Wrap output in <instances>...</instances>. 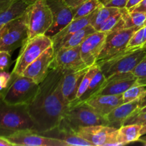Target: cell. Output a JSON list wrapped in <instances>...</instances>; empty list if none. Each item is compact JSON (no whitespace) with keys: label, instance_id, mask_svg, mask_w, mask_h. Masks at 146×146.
I'll return each mask as SVG.
<instances>
[{"label":"cell","instance_id":"obj_1","mask_svg":"<svg viewBox=\"0 0 146 146\" xmlns=\"http://www.w3.org/2000/svg\"><path fill=\"white\" fill-rule=\"evenodd\" d=\"M64 75V71L60 68H51L39 84L37 94L27 105L36 132L42 133L58 126L69 108L70 103L61 90Z\"/></svg>","mask_w":146,"mask_h":146},{"label":"cell","instance_id":"obj_2","mask_svg":"<svg viewBox=\"0 0 146 146\" xmlns=\"http://www.w3.org/2000/svg\"><path fill=\"white\" fill-rule=\"evenodd\" d=\"M27 129H34L27 105H11L0 97V136L7 138L17 131Z\"/></svg>","mask_w":146,"mask_h":146},{"label":"cell","instance_id":"obj_3","mask_svg":"<svg viewBox=\"0 0 146 146\" xmlns=\"http://www.w3.org/2000/svg\"><path fill=\"white\" fill-rule=\"evenodd\" d=\"M146 56V47L125 48L106 61L97 63L106 78L119 73L131 72Z\"/></svg>","mask_w":146,"mask_h":146},{"label":"cell","instance_id":"obj_4","mask_svg":"<svg viewBox=\"0 0 146 146\" xmlns=\"http://www.w3.org/2000/svg\"><path fill=\"white\" fill-rule=\"evenodd\" d=\"M39 84L22 75L11 77L9 84L0 91L3 101L11 105H28L38 92Z\"/></svg>","mask_w":146,"mask_h":146},{"label":"cell","instance_id":"obj_5","mask_svg":"<svg viewBox=\"0 0 146 146\" xmlns=\"http://www.w3.org/2000/svg\"><path fill=\"white\" fill-rule=\"evenodd\" d=\"M52 45L51 38L45 34L28 38L21 46L11 74V77L21 75L30 64Z\"/></svg>","mask_w":146,"mask_h":146},{"label":"cell","instance_id":"obj_6","mask_svg":"<svg viewBox=\"0 0 146 146\" xmlns=\"http://www.w3.org/2000/svg\"><path fill=\"white\" fill-rule=\"evenodd\" d=\"M29 38L44 35L53 24V15L45 0H35L26 12Z\"/></svg>","mask_w":146,"mask_h":146},{"label":"cell","instance_id":"obj_7","mask_svg":"<svg viewBox=\"0 0 146 146\" xmlns=\"http://www.w3.org/2000/svg\"><path fill=\"white\" fill-rule=\"evenodd\" d=\"M61 121L74 131L80 127L108 125L106 117L98 113L86 102L69 106Z\"/></svg>","mask_w":146,"mask_h":146},{"label":"cell","instance_id":"obj_8","mask_svg":"<svg viewBox=\"0 0 146 146\" xmlns=\"http://www.w3.org/2000/svg\"><path fill=\"white\" fill-rule=\"evenodd\" d=\"M29 38L26 13L20 18L4 24L0 36V51L11 53L21 47Z\"/></svg>","mask_w":146,"mask_h":146},{"label":"cell","instance_id":"obj_9","mask_svg":"<svg viewBox=\"0 0 146 146\" xmlns=\"http://www.w3.org/2000/svg\"><path fill=\"white\" fill-rule=\"evenodd\" d=\"M118 130L108 125H97L80 127L75 132L88 141L92 146L121 145L117 141Z\"/></svg>","mask_w":146,"mask_h":146},{"label":"cell","instance_id":"obj_10","mask_svg":"<svg viewBox=\"0 0 146 146\" xmlns=\"http://www.w3.org/2000/svg\"><path fill=\"white\" fill-rule=\"evenodd\" d=\"M141 27L123 28L107 34L101 52L96 63L109 59L127 48V45L134 33Z\"/></svg>","mask_w":146,"mask_h":146},{"label":"cell","instance_id":"obj_11","mask_svg":"<svg viewBox=\"0 0 146 146\" xmlns=\"http://www.w3.org/2000/svg\"><path fill=\"white\" fill-rule=\"evenodd\" d=\"M45 1L53 15V24L45 35L51 38L74 20V11L64 0Z\"/></svg>","mask_w":146,"mask_h":146},{"label":"cell","instance_id":"obj_12","mask_svg":"<svg viewBox=\"0 0 146 146\" xmlns=\"http://www.w3.org/2000/svg\"><path fill=\"white\" fill-rule=\"evenodd\" d=\"M7 138L13 146H68L64 141L45 136L33 130H22Z\"/></svg>","mask_w":146,"mask_h":146},{"label":"cell","instance_id":"obj_13","mask_svg":"<svg viewBox=\"0 0 146 146\" xmlns=\"http://www.w3.org/2000/svg\"><path fill=\"white\" fill-rule=\"evenodd\" d=\"M52 67L60 68L64 71H74L88 67L81 58L80 46L70 48L61 47L55 52Z\"/></svg>","mask_w":146,"mask_h":146},{"label":"cell","instance_id":"obj_14","mask_svg":"<svg viewBox=\"0 0 146 146\" xmlns=\"http://www.w3.org/2000/svg\"><path fill=\"white\" fill-rule=\"evenodd\" d=\"M54 55L55 52L52 45L30 64L21 75L28 77L36 84H40L45 79L51 69V65L54 61Z\"/></svg>","mask_w":146,"mask_h":146},{"label":"cell","instance_id":"obj_15","mask_svg":"<svg viewBox=\"0 0 146 146\" xmlns=\"http://www.w3.org/2000/svg\"><path fill=\"white\" fill-rule=\"evenodd\" d=\"M106 36L107 33L96 31L88 36L80 45L81 58L86 66H91L96 64Z\"/></svg>","mask_w":146,"mask_h":146},{"label":"cell","instance_id":"obj_16","mask_svg":"<svg viewBox=\"0 0 146 146\" xmlns=\"http://www.w3.org/2000/svg\"><path fill=\"white\" fill-rule=\"evenodd\" d=\"M136 82L137 78L132 72L113 74L106 78L105 83L103 85L102 88L97 93L96 95L123 94Z\"/></svg>","mask_w":146,"mask_h":146},{"label":"cell","instance_id":"obj_17","mask_svg":"<svg viewBox=\"0 0 146 146\" xmlns=\"http://www.w3.org/2000/svg\"><path fill=\"white\" fill-rule=\"evenodd\" d=\"M41 134L49 138H56L64 141L67 145L92 146L88 141L77 135L76 133L68 126L63 121H61L56 128Z\"/></svg>","mask_w":146,"mask_h":146},{"label":"cell","instance_id":"obj_18","mask_svg":"<svg viewBox=\"0 0 146 146\" xmlns=\"http://www.w3.org/2000/svg\"><path fill=\"white\" fill-rule=\"evenodd\" d=\"M139 104L140 98H138L131 102L124 103L114 108L106 116L108 126L113 127L117 129L123 126L125 121L138 111Z\"/></svg>","mask_w":146,"mask_h":146},{"label":"cell","instance_id":"obj_19","mask_svg":"<svg viewBox=\"0 0 146 146\" xmlns=\"http://www.w3.org/2000/svg\"><path fill=\"white\" fill-rule=\"evenodd\" d=\"M90 66L74 71H64L61 90L66 99L71 104L76 98L77 93L84 75Z\"/></svg>","mask_w":146,"mask_h":146},{"label":"cell","instance_id":"obj_20","mask_svg":"<svg viewBox=\"0 0 146 146\" xmlns=\"http://www.w3.org/2000/svg\"><path fill=\"white\" fill-rule=\"evenodd\" d=\"M95 11H94V12L91 13L89 15L86 16V17L77 19H74L66 27L61 29L58 34L54 36L51 38V40H52L53 42L54 52L59 49L72 34H74V33L76 32L81 29L86 27L88 24H91L93 17L95 14Z\"/></svg>","mask_w":146,"mask_h":146},{"label":"cell","instance_id":"obj_21","mask_svg":"<svg viewBox=\"0 0 146 146\" xmlns=\"http://www.w3.org/2000/svg\"><path fill=\"white\" fill-rule=\"evenodd\" d=\"M86 103L92 107L98 113L104 117L106 116L114 108L124 104L123 100V94L96 95L86 101Z\"/></svg>","mask_w":146,"mask_h":146},{"label":"cell","instance_id":"obj_22","mask_svg":"<svg viewBox=\"0 0 146 146\" xmlns=\"http://www.w3.org/2000/svg\"><path fill=\"white\" fill-rule=\"evenodd\" d=\"M35 0H14L6 9L0 13V25L20 18L25 14Z\"/></svg>","mask_w":146,"mask_h":146},{"label":"cell","instance_id":"obj_23","mask_svg":"<svg viewBox=\"0 0 146 146\" xmlns=\"http://www.w3.org/2000/svg\"><path fill=\"white\" fill-rule=\"evenodd\" d=\"M106 80V78L104 73L101 71V70L99 68L98 72L94 76L91 84H89L88 87L87 88L86 91L84 92V94L78 99L71 102L70 104V106L86 102V101L89 100L90 98L94 97V96L96 95L97 93L102 88V86L104 84V83H105Z\"/></svg>","mask_w":146,"mask_h":146},{"label":"cell","instance_id":"obj_24","mask_svg":"<svg viewBox=\"0 0 146 146\" xmlns=\"http://www.w3.org/2000/svg\"><path fill=\"white\" fill-rule=\"evenodd\" d=\"M141 125L129 124L123 125L118 128L117 134V141L121 145H126L130 143L138 141L141 135Z\"/></svg>","mask_w":146,"mask_h":146},{"label":"cell","instance_id":"obj_25","mask_svg":"<svg viewBox=\"0 0 146 146\" xmlns=\"http://www.w3.org/2000/svg\"><path fill=\"white\" fill-rule=\"evenodd\" d=\"M122 18L125 23V28L143 27L146 21V13L142 11H130L128 9H120Z\"/></svg>","mask_w":146,"mask_h":146},{"label":"cell","instance_id":"obj_26","mask_svg":"<svg viewBox=\"0 0 146 146\" xmlns=\"http://www.w3.org/2000/svg\"><path fill=\"white\" fill-rule=\"evenodd\" d=\"M120 9L115 8V7H106L104 4L98 7L95 11L92 21L91 22V25L96 29V31H98L101 26L108 19L109 17L113 15L114 14L118 12Z\"/></svg>","mask_w":146,"mask_h":146},{"label":"cell","instance_id":"obj_27","mask_svg":"<svg viewBox=\"0 0 146 146\" xmlns=\"http://www.w3.org/2000/svg\"><path fill=\"white\" fill-rule=\"evenodd\" d=\"M95 31H96L95 29L91 24H88L86 27L81 29L76 32L74 33V34H72L61 47L70 48V47L80 46L88 36H90Z\"/></svg>","mask_w":146,"mask_h":146},{"label":"cell","instance_id":"obj_28","mask_svg":"<svg viewBox=\"0 0 146 146\" xmlns=\"http://www.w3.org/2000/svg\"><path fill=\"white\" fill-rule=\"evenodd\" d=\"M125 28V23L122 18L121 11L114 14L108 19L100 27L99 31L106 32L107 34L113 32L116 30Z\"/></svg>","mask_w":146,"mask_h":146},{"label":"cell","instance_id":"obj_29","mask_svg":"<svg viewBox=\"0 0 146 146\" xmlns=\"http://www.w3.org/2000/svg\"><path fill=\"white\" fill-rule=\"evenodd\" d=\"M102 4L98 0H84L74 11V19L89 15Z\"/></svg>","mask_w":146,"mask_h":146},{"label":"cell","instance_id":"obj_30","mask_svg":"<svg viewBox=\"0 0 146 146\" xmlns=\"http://www.w3.org/2000/svg\"><path fill=\"white\" fill-rule=\"evenodd\" d=\"M145 93L146 85H141L136 82L123 94V103L131 102L138 98H141Z\"/></svg>","mask_w":146,"mask_h":146},{"label":"cell","instance_id":"obj_31","mask_svg":"<svg viewBox=\"0 0 146 146\" xmlns=\"http://www.w3.org/2000/svg\"><path fill=\"white\" fill-rule=\"evenodd\" d=\"M98 69H99V66L98 65V64H95L94 65L90 66V68H88V70L87 71V72L86 73V74L84 75V78H83L82 81H81V84H80L79 88H78V93H77V96L74 101L78 99L83 94H84L86 91L87 88L88 87L89 84H91V81H92L93 78L94 77V76L96 74V73L98 72ZM73 102V101H72Z\"/></svg>","mask_w":146,"mask_h":146},{"label":"cell","instance_id":"obj_32","mask_svg":"<svg viewBox=\"0 0 146 146\" xmlns=\"http://www.w3.org/2000/svg\"><path fill=\"white\" fill-rule=\"evenodd\" d=\"M131 72L137 78V83L141 85H146V56Z\"/></svg>","mask_w":146,"mask_h":146},{"label":"cell","instance_id":"obj_33","mask_svg":"<svg viewBox=\"0 0 146 146\" xmlns=\"http://www.w3.org/2000/svg\"><path fill=\"white\" fill-rule=\"evenodd\" d=\"M143 31L144 27H143L134 33L128 41L127 48H142L143 46Z\"/></svg>","mask_w":146,"mask_h":146},{"label":"cell","instance_id":"obj_34","mask_svg":"<svg viewBox=\"0 0 146 146\" xmlns=\"http://www.w3.org/2000/svg\"><path fill=\"white\" fill-rule=\"evenodd\" d=\"M138 124L144 125L146 124V112H136L130 116L124 123V125Z\"/></svg>","mask_w":146,"mask_h":146},{"label":"cell","instance_id":"obj_35","mask_svg":"<svg viewBox=\"0 0 146 146\" xmlns=\"http://www.w3.org/2000/svg\"><path fill=\"white\" fill-rule=\"evenodd\" d=\"M11 53L0 51V71H4L9 68L11 64Z\"/></svg>","mask_w":146,"mask_h":146},{"label":"cell","instance_id":"obj_36","mask_svg":"<svg viewBox=\"0 0 146 146\" xmlns=\"http://www.w3.org/2000/svg\"><path fill=\"white\" fill-rule=\"evenodd\" d=\"M11 74L6 71H0V91L7 88L11 81Z\"/></svg>","mask_w":146,"mask_h":146},{"label":"cell","instance_id":"obj_37","mask_svg":"<svg viewBox=\"0 0 146 146\" xmlns=\"http://www.w3.org/2000/svg\"><path fill=\"white\" fill-rule=\"evenodd\" d=\"M128 0H108L104 6L108 7H115L118 9L125 8Z\"/></svg>","mask_w":146,"mask_h":146},{"label":"cell","instance_id":"obj_38","mask_svg":"<svg viewBox=\"0 0 146 146\" xmlns=\"http://www.w3.org/2000/svg\"><path fill=\"white\" fill-rule=\"evenodd\" d=\"M130 11H142L146 13V0H143L140 4L130 10Z\"/></svg>","mask_w":146,"mask_h":146},{"label":"cell","instance_id":"obj_39","mask_svg":"<svg viewBox=\"0 0 146 146\" xmlns=\"http://www.w3.org/2000/svg\"><path fill=\"white\" fill-rule=\"evenodd\" d=\"M14 0H0V13L7 8Z\"/></svg>","mask_w":146,"mask_h":146},{"label":"cell","instance_id":"obj_40","mask_svg":"<svg viewBox=\"0 0 146 146\" xmlns=\"http://www.w3.org/2000/svg\"><path fill=\"white\" fill-rule=\"evenodd\" d=\"M142 1L143 0H128L125 8L128 9L130 11V10L132 9L133 8H134L135 6L138 5V4H140Z\"/></svg>","mask_w":146,"mask_h":146},{"label":"cell","instance_id":"obj_41","mask_svg":"<svg viewBox=\"0 0 146 146\" xmlns=\"http://www.w3.org/2000/svg\"><path fill=\"white\" fill-rule=\"evenodd\" d=\"M0 146H13V145L6 138L0 136Z\"/></svg>","mask_w":146,"mask_h":146},{"label":"cell","instance_id":"obj_42","mask_svg":"<svg viewBox=\"0 0 146 146\" xmlns=\"http://www.w3.org/2000/svg\"><path fill=\"white\" fill-rule=\"evenodd\" d=\"M146 106V93L144 95H143L140 98V104H139V109L140 108H143L144 106Z\"/></svg>","mask_w":146,"mask_h":146},{"label":"cell","instance_id":"obj_43","mask_svg":"<svg viewBox=\"0 0 146 146\" xmlns=\"http://www.w3.org/2000/svg\"><path fill=\"white\" fill-rule=\"evenodd\" d=\"M141 136H142V135H146V124L144 125H142V128H141Z\"/></svg>","mask_w":146,"mask_h":146},{"label":"cell","instance_id":"obj_44","mask_svg":"<svg viewBox=\"0 0 146 146\" xmlns=\"http://www.w3.org/2000/svg\"><path fill=\"white\" fill-rule=\"evenodd\" d=\"M146 44V25L144 26V31H143V47L145 46Z\"/></svg>","mask_w":146,"mask_h":146},{"label":"cell","instance_id":"obj_45","mask_svg":"<svg viewBox=\"0 0 146 146\" xmlns=\"http://www.w3.org/2000/svg\"><path fill=\"white\" fill-rule=\"evenodd\" d=\"M138 141H140V142H141V143H146V135H142V136L140 137Z\"/></svg>","mask_w":146,"mask_h":146},{"label":"cell","instance_id":"obj_46","mask_svg":"<svg viewBox=\"0 0 146 146\" xmlns=\"http://www.w3.org/2000/svg\"><path fill=\"white\" fill-rule=\"evenodd\" d=\"M137 112H146V106H144L143 108L138 109V111H137Z\"/></svg>","mask_w":146,"mask_h":146},{"label":"cell","instance_id":"obj_47","mask_svg":"<svg viewBox=\"0 0 146 146\" xmlns=\"http://www.w3.org/2000/svg\"><path fill=\"white\" fill-rule=\"evenodd\" d=\"M98 1H99L101 3V4H103L104 5V4H105L106 3V1H108V0H98Z\"/></svg>","mask_w":146,"mask_h":146},{"label":"cell","instance_id":"obj_48","mask_svg":"<svg viewBox=\"0 0 146 146\" xmlns=\"http://www.w3.org/2000/svg\"><path fill=\"white\" fill-rule=\"evenodd\" d=\"M3 27H4V25H0V36H1V33H2Z\"/></svg>","mask_w":146,"mask_h":146},{"label":"cell","instance_id":"obj_49","mask_svg":"<svg viewBox=\"0 0 146 146\" xmlns=\"http://www.w3.org/2000/svg\"><path fill=\"white\" fill-rule=\"evenodd\" d=\"M146 25V21H145V24H144V26H145Z\"/></svg>","mask_w":146,"mask_h":146},{"label":"cell","instance_id":"obj_50","mask_svg":"<svg viewBox=\"0 0 146 146\" xmlns=\"http://www.w3.org/2000/svg\"><path fill=\"white\" fill-rule=\"evenodd\" d=\"M144 47H146V44H145V46H144Z\"/></svg>","mask_w":146,"mask_h":146}]
</instances>
